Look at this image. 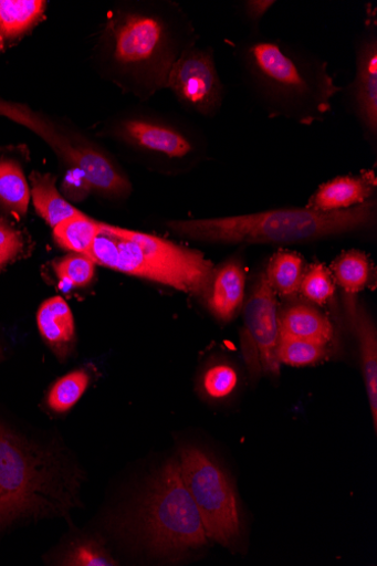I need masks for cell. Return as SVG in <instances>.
I'll use <instances>...</instances> for the list:
<instances>
[{
  "mask_svg": "<svg viewBox=\"0 0 377 566\" xmlns=\"http://www.w3.org/2000/svg\"><path fill=\"white\" fill-rule=\"evenodd\" d=\"M377 203L370 199L356 208L320 213L280 209L237 217L172 220L168 230L193 241L220 244H292L336 238L371 229Z\"/></svg>",
  "mask_w": 377,
  "mask_h": 566,
  "instance_id": "3",
  "label": "cell"
},
{
  "mask_svg": "<svg viewBox=\"0 0 377 566\" xmlns=\"http://www.w3.org/2000/svg\"><path fill=\"white\" fill-rule=\"evenodd\" d=\"M62 188L67 198L73 201H82L92 192L85 176L74 169L69 171Z\"/></svg>",
  "mask_w": 377,
  "mask_h": 566,
  "instance_id": "32",
  "label": "cell"
},
{
  "mask_svg": "<svg viewBox=\"0 0 377 566\" xmlns=\"http://www.w3.org/2000/svg\"><path fill=\"white\" fill-rule=\"evenodd\" d=\"M332 274L347 295H355L370 285L373 264L364 251L350 249L342 252L334 261Z\"/></svg>",
  "mask_w": 377,
  "mask_h": 566,
  "instance_id": "20",
  "label": "cell"
},
{
  "mask_svg": "<svg viewBox=\"0 0 377 566\" xmlns=\"http://www.w3.org/2000/svg\"><path fill=\"white\" fill-rule=\"evenodd\" d=\"M346 312L349 324L357 337L363 374L373 419L377 430V336L373 322L354 295H346Z\"/></svg>",
  "mask_w": 377,
  "mask_h": 566,
  "instance_id": "15",
  "label": "cell"
},
{
  "mask_svg": "<svg viewBox=\"0 0 377 566\" xmlns=\"http://www.w3.org/2000/svg\"><path fill=\"white\" fill-rule=\"evenodd\" d=\"M304 271L301 254L280 250L272 256L264 274L275 293L290 297L300 291Z\"/></svg>",
  "mask_w": 377,
  "mask_h": 566,
  "instance_id": "22",
  "label": "cell"
},
{
  "mask_svg": "<svg viewBox=\"0 0 377 566\" xmlns=\"http://www.w3.org/2000/svg\"><path fill=\"white\" fill-rule=\"evenodd\" d=\"M0 116L41 137L67 167L85 176L93 192L112 200L130 196L132 181L111 153L71 124L3 98H0Z\"/></svg>",
  "mask_w": 377,
  "mask_h": 566,
  "instance_id": "7",
  "label": "cell"
},
{
  "mask_svg": "<svg viewBox=\"0 0 377 566\" xmlns=\"http://www.w3.org/2000/svg\"><path fill=\"white\" fill-rule=\"evenodd\" d=\"M138 527L147 546L164 556H176L207 544L198 507L171 459L150 482L138 509Z\"/></svg>",
  "mask_w": 377,
  "mask_h": 566,
  "instance_id": "6",
  "label": "cell"
},
{
  "mask_svg": "<svg viewBox=\"0 0 377 566\" xmlns=\"http://www.w3.org/2000/svg\"><path fill=\"white\" fill-rule=\"evenodd\" d=\"M100 222L82 212L53 228V238L64 249L88 256L98 233Z\"/></svg>",
  "mask_w": 377,
  "mask_h": 566,
  "instance_id": "23",
  "label": "cell"
},
{
  "mask_svg": "<svg viewBox=\"0 0 377 566\" xmlns=\"http://www.w3.org/2000/svg\"><path fill=\"white\" fill-rule=\"evenodd\" d=\"M36 323L52 352L61 359H66L76 342L75 321L67 302L61 296L44 301L39 308Z\"/></svg>",
  "mask_w": 377,
  "mask_h": 566,
  "instance_id": "16",
  "label": "cell"
},
{
  "mask_svg": "<svg viewBox=\"0 0 377 566\" xmlns=\"http://www.w3.org/2000/svg\"><path fill=\"white\" fill-rule=\"evenodd\" d=\"M64 564L74 566H114L117 565V562L97 541L84 539L71 546Z\"/></svg>",
  "mask_w": 377,
  "mask_h": 566,
  "instance_id": "28",
  "label": "cell"
},
{
  "mask_svg": "<svg viewBox=\"0 0 377 566\" xmlns=\"http://www.w3.org/2000/svg\"><path fill=\"white\" fill-rule=\"evenodd\" d=\"M244 332L242 348L252 376L261 373L279 376L281 339L279 302L275 291L262 273L243 305Z\"/></svg>",
  "mask_w": 377,
  "mask_h": 566,
  "instance_id": "10",
  "label": "cell"
},
{
  "mask_svg": "<svg viewBox=\"0 0 377 566\" xmlns=\"http://www.w3.org/2000/svg\"><path fill=\"white\" fill-rule=\"evenodd\" d=\"M90 260L96 265L203 296L214 268L193 249L165 238L100 222Z\"/></svg>",
  "mask_w": 377,
  "mask_h": 566,
  "instance_id": "5",
  "label": "cell"
},
{
  "mask_svg": "<svg viewBox=\"0 0 377 566\" xmlns=\"http://www.w3.org/2000/svg\"><path fill=\"white\" fill-rule=\"evenodd\" d=\"M3 45H4V39H3L2 34H0V50L3 49Z\"/></svg>",
  "mask_w": 377,
  "mask_h": 566,
  "instance_id": "33",
  "label": "cell"
},
{
  "mask_svg": "<svg viewBox=\"0 0 377 566\" xmlns=\"http://www.w3.org/2000/svg\"><path fill=\"white\" fill-rule=\"evenodd\" d=\"M80 478L63 455L0 423V531L23 518L65 514L76 504Z\"/></svg>",
  "mask_w": 377,
  "mask_h": 566,
  "instance_id": "4",
  "label": "cell"
},
{
  "mask_svg": "<svg viewBox=\"0 0 377 566\" xmlns=\"http://www.w3.org/2000/svg\"><path fill=\"white\" fill-rule=\"evenodd\" d=\"M198 39L189 15L177 3H121L100 34L101 74L126 94L147 101L167 88L174 65Z\"/></svg>",
  "mask_w": 377,
  "mask_h": 566,
  "instance_id": "1",
  "label": "cell"
},
{
  "mask_svg": "<svg viewBox=\"0 0 377 566\" xmlns=\"http://www.w3.org/2000/svg\"><path fill=\"white\" fill-rule=\"evenodd\" d=\"M238 373L229 365H214L203 375L202 388L206 395L212 399H224L237 388Z\"/></svg>",
  "mask_w": 377,
  "mask_h": 566,
  "instance_id": "29",
  "label": "cell"
},
{
  "mask_svg": "<svg viewBox=\"0 0 377 566\" xmlns=\"http://www.w3.org/2000/svg\"><path fill=\"white\" fill-rule=\"evenodd\" d=\"M24 248L20 231L0 218V270L18 259Z\"/></svg>",
  "mask_w": 377,
  "mask_h": 566,
  "instance_id": "30",
  "label": "cell"
},
{
  "mask_svg": "<svg viewBox=\"0 0 377 566\" xmlns=\"http://www.w3.org/2000/svg\"><path fill=\"white\" fill-rule=\"evenodd\" d=\"M167 88L187 112L203 118L217 117L227 93L213 49L197 43L186 49L171 70Z\"/></svg>",
  "mask_w": 377,
  "mask_h": 566,
  "instance_id": "11",
  "label": "cell"
},
{
  "mask_svg": "<svg viewBox=\"0 0 377 566\" xmlns=\"http://www.w3.org/2000/svg\"><path fill=\"white\" fill-rule=\"evenodd\" d=\"M90 385V376L76 370L60 379L48 394V406L56 413H66L82 398Z\"/></svg>",
  "mask_w": 377,
  "mask_h": 566,
  "instance_id": "25",
  "label": "cell"
},
{
  "mask_svg": "<svg viewBox=\"0 0 377 566\" xmlns=\"http://www.w3.org/2000/svg\"><path fill=\"white\" fill-rule=\"evenodd\" d=\"M30 178L34 208L52 229L81 213L59 191L55 177L32 172Z\"/></svg>",
  "mask_w": 377,
  "mask_h": 566,
  "instance_id": "18",
  "label": "cell"
},
{
  "mask_svg": "<svg viewBox=\"0 0 377 566\" xmlns=\"http://www.w3.org/2000/svg\"><path fill=\"white\" fill-rule=\"evenodd\" d=\"M376 190L377 178L373 170L341 176L321 185L305 208L320 213L346 211L373 199Z\"/></svg>",
  "mask_w": 377,
  "mask_h": 566,
  "instance_id": "14",
  "label": "cell"
},
{
  "mask_svg": "<svg viewBox=\"0 0 377 566\" xmlns=\"http://www.w3.org/2000/svg\"><path fill=\"white\" fill-rule=\"evenodd\" d=\"M179 464L208 538L224 546L232 545L240 537L241 522L229 476L207 453L192 446L180 449Z\"/></svg>",
  "mask_w": 377,
  "mask_h": 566,
  "instance_id": "9",
  "label": "cell"
},
{
  "mask_svg": "<svg viewBox=\"0 0 377 566\" xmlns=\"http://www.w3.org/2000/svg\"><path fill=\"white\" fill-rule=\"evenodd\" d=\"M46 8L41 0H0V34L14 40L31 30Z\"/></svg>",
  "mask_w": 377,
  "mask_h": 566,
  "instance_id": "21",
  "label": "cell"
},
{
  "mask_svg": "<svg viewBox=\"0 0 377 566\" xmlns=\"http://www.w3.org/2000/svg\"><path fill=\"white\" fill-rule=\"evenodd\" d=\"M335 289L333 274L325 265L315 263L305 269L300 291L308 302L325 305L333 298Z\"/></svg>",
  "mask_w": 377,
  "mask_h": 566,
  "instance_id": "26",
  "label": "cell"
},
{
  "mask_svg": "<svg viewBox=\"0 0 377 566\" xmlns=\"http://www.w3.org/2000/svg\"><path fill=\"white\" fill-rule=\"evenodd\" d=\"M281 336L327 345L334 338L331 321L304 302L290 304L280 315Z\"/></svg>",
  "mask_w": 377,
  "mask_h": 566,
  "instance_id": "17",
  "label": "cell"
},
{
  "mask_svg": "<svg viewBox=\"0 0 377 566\" xmlns=\"http://www.w3.org/2000/svg\"><path fill=\"white\" fill-rule=\"evenodd\" d=\"M2 358H3V350H2V348H0V359H2Z\"/></svg>",
  "mask_w": 377,
  "mask_h": 566,
  "instance_id": "34",
  "label": "cell"
},
{
  "mask_svg": "<svg viewBox=\"0 0 377 566\" xmlns=\"http://www.w3.org/2000/svg\"><path fill=\"white\" fill-rule=\"evenodd\" d=\"M245 281V268L239 254L214 269L211 283L202 296L214 318L230 323L239 315L244 305Z\"/></svg>",
  "mask_w": 377,
  "mask_h": 566,
  "instance_id": "13",
  "label": "cell"
},
{
  "mask_svg": "<svg viewBox=\"0 0 377 566\" xmlns=\"http://www.w3.org/2000/svg\"><path fill=\"white\" fill-rule=\"evenodd\" d=\"M231 46L248 92L268 118L312 126L333 113L343 86L328 62L312 50L261 31L232 41Z\"/></svg>",
  "mask_w": 377,
  "mask_h": 566,
  "instance_id": "2",
  "label": "cell"
},
{
  "mask_svg": "<svg viewBox=\"0 0 377 566\" xmlns=\"http://www.w3.org/2000/svg\"><path fill=\"white\" fill-rule=\"evenodd\" d=\"M96 264L83 254L72 253L53 264L62 284L69 287H82L94 277Z\"/></svg>",
  "mask_w": 377,
  "mask_h": 566,
  "instance_id": "27",
  "label": "cell"
},
{
  "mask_svg": "<svg viewBox=\"0 0 377 566\" xmlns=\"http://www.w3.org/2000/svg\"><path fill=\"white\" fill-rule=\"evenodd\" d=\"M277 355L280 364L302 368L321 363L328 353L327 345L281 336Z\"/></svg>",
  "mask_w": 377,
  "mask_h": 566,
  "instance_id": "24",
  "label": "cell"
},
{
  "mask_svg": "<svg viewBox=\"0 0 377 566\" xmlns=\"http://www.w3.org/2000/svg\"><path fill=\"white\" fill-rule=\"evenodd\" d=\"M31 190L21 165L12 158H0V206L17 218L29 208Z\"/></svg>",
  "mask_w": 377,
  "mask_h": 566,
  "instance_id": "19",
  "label": "cell"
},
{
  "mask_svg": "<svg viewBox=\"0 0 377 566\" xmlns=\"http://www.w3.org/2000/svg\"><path fill=\"white\" fill-rule=\"evenodd\" d=\"M354 78L343 87L345 107L364 139L377 147V8L367 4L363 27L354 39Z\"/></svg>",
  "mask_w": 377,
  "mask_h": 566,
  "instance_id": "12",
  "label": "cell"
},
{
  "mask_svg": "<svg viewBox=\"0 0 377 566\" xmlns=\"http://www.w3.org/2000/svg\"><path fill=\"white\" fill-rule=\"evenodd\" d=\"M102 135L134 156L165 169L192 166L206 157L207 137L192 125L147 108H134L107 122Z\"/></svg>",
  "mask_w": 377,
  "mask_h": 566,
  "instance_id": "8",
  "label": "cell"
},
{
  "mask_svg": "<svg viewBox=\"0 0 377 566\" xmlns=\"http://www.w3.org/2000/svg\"><path fill=\"white\" fill-rule=\"evenodd\" d=\"M276 3L275 0H243L237 8L239 15L250 27L251 32H259L263 18Z\"/></svg>",
  "mask_w": 377,
  "mask_h": 566,
  "instance_id": "31",
  "label": "cell"
}]
</instances>
